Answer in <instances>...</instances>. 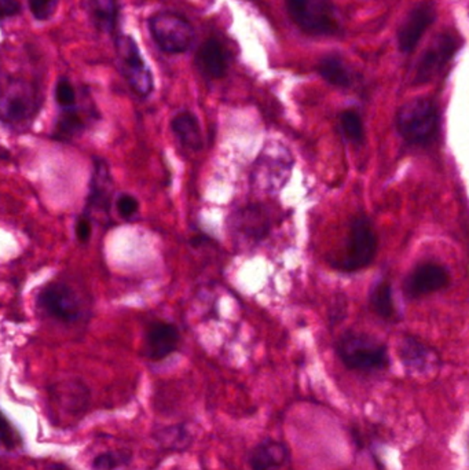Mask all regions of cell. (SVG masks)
I'll return each mask as SVG.
<instances>
[{
    "label": "cell",
    "instance_id": "3",
    "mask_svg": "<svg viewBox=\"0 0 469 470\" xmlns=\"http://www.w3.org/2000/svg\"><path fill=\"white\" fill-rule=\"evenodd\" d=\"M336 351L348 370L373 374L386 370L390 364L387 347L368 334L346 333Z\"/></svg>",
    "mask_w": 469,
    "mask_h": 470
},
{
    "label": "cell",
    "instance_id": "1",
    "mask_svg": "<svg viewBox=\"0 0 469 470\" xmlns=\"http://www.w3.org/2000/svg\"><path fill=\"white\" fill-rule=\"evenodd\" d=\"M43 105L39 83L21 75L0 76V123L14 128L31 125Z\"/></svg>",
    "mask_w": 469,
    "mask_h": 470
},
{
    "label": "cell",
    "instance_id": "14",
    "mask_svg": "<svg viewBox=\"0 0 469 470\" xmlns=\"http://www.w3.org/2000/svg\"><path fill=\"white\" fill-rule=\"evenodd\" d=\"M179 331L168 322H153L145 337V355L152 361H163L177 351Z\"/></svg>",
    "mask_w": 469,
    "mask_h": 470
},
{
    "label": "cell",
    "instance_id": "28",
    "mask_svg": "<svg viewBox=\"0 0 469 470\" xmlns=\"http://www.w3.org/2000/svg\"><path fill=\"white\" fill-rule=\"evenodd\" d=\"M20 443V437L12 428V424L7 421L6 417L0 411V447L4 449H14Z\"/></svg>",
    "mask_w": 469,
    "mask_h": 470
},
{
    "label": "cell",
    "instance_id": "20",
    "mask_svg": "<svg viewBox=\"0 0 469 470\" xmlns=\"http://www.w3.org/2000/svg\"><path fill=\"white\" fill-rule=\"evenodd\" d=\"M90 116L79 108V105L61 109L57 124H55V135L60 139H70L79 137L87 127V120Z\"/></svg>",
    "mask_w": 469,
    "mask_h": 470
},
{
    "label": "cell",
    "instance_id": "19",
    "mask_svg": "<svg viewBox=\"0 0 469 470\" xmlns=\"http://www.w3.org/2000/svg\"><path fill=\"white\" fill-rule=\"evenodd\" d=\"M171 130L179 140L180 145L190 150H200L203 147V135L200 123L192 112L178 113L172 122Z\"/></svg>",
    "mask_w": 469,
    "mask_h": 470
},
{
    "label": "cell",
    "instance_id": "26",
    "mask_svg": "<svg viewBox=\"0 0 469 470\" xmlns=\"http://www.w3.org/2000/svg\"><path fill=\"white\" fill-rule=\"evenodd\" d=\"M27 2L32 17L39 22L52 20L60 6V0H27Z\"/></svg>",
    "mask_w": 469,
    "mask_h": 470
},
{
    "label": "cell",
    "instance_id": "10",
    "mask_svg": "<svg viewBox=\"0 0 469 470\" xmlns=\"http://www.w3.org/2000/svg\"><path fill=\"white\" fill-rule=\"evenodd\" d=\"M37 304L47 315L65 323H72L82 318V299L67 283H52L43 288L37 296Z\"/></svg>",
    "mask_w": 469,
    "mask_h": 470
},
{
    "label": "cell",
    "instance_id": "25",
    "mask_svg": "<svg viewBox=\"0 0 469 470\" xmlns=\"http://www.w3.org/2000/svg\"><path fill=\"white\" fill-rule=\"evenodd\" d=\"M55 102L59 104L61 109H68V108L77 105V90L74 83L70 82L69 77L61 76L54 88Z\"/></svg>",
    "mask_w": 469,
    "mask_h": 470
},
{
    "label": "cell",
    "instance_id": "5",
    "mask_svg": "<svg viewBox=\"0 0 469 470\" xmlns=\"http://www.w3.org/2000/svg\"><path fill=\"white\" fill-rule=\"evenodd\" d=\"M293 24L311 36H336L341 22L333 0H285Z\"/></svg>",
    "mask_w": 469,
    "mask_h": 470
},
{
    "label": "cell",
    "instance_id": "31",
    "mask_svg": "<svg viewBox=\"0 0 469 470\" xmlns=\"http://www.w3.org/2000/svg\"><path fill=\"white\" fill-rule=\"evenodd\" d=\"M76 237L82 243H87L91 237V222L87 216H82L76 223Z\"/></svg>",
    "mask_w": 469,
    "mask_h": 470
},
{
    "label": "cell",
    "instance_id": "16",
    "mask_svg": "<svg viewBox=\"0 0 469 470\" xmlns=\"http://www.w3.org/2000/svg\"><path fill=\"white\" fill-rule=\"evenodd\" d=\"M290 459V451L287 444L267 437L250 450L248 464L250 470H281Z\"/></svg>",
    "mask_w": 469,
    "mask_h": 470
},
{
    "label": "cell",
    "instance_id": "23",
    "mask_svg": "<svg viewBox=\"0 0 469 470\" xmlns=\"http://www.w3.org/2000/svg\"><path fill=\"white\" fill-rule=\"evenodd\" d=\"M370 304L378 316L384 319L393 318L395 314L393 306V288L386 281H380L370 293Z\"/></svg>",
    "mask_w": 469,
    "mask_h": 470
},
{
    "label": "cell",
    "instance_id": "2",
    "mask_svg": "<svg viewBox=\"0 0 469 470\" xmlns=\"http://www.w3.org/2000/svg\"><path fill=\"white\" fill-rule=\"evenodd\" d=\"M395 125L406 142L425 146L438 135L441 115L435 102L430 98H415L400 108L396 113Z\"/></svg>",
    "mask_w": 469,
    "mask_h": 470
},
{
    "label": "cell",
    "instance_id": "4",
    "mask_svg": "<svg viewBox=\"0 0 469 470\" xmlns=\"http://www.w3.org/2000/svg\"><path fill=\"white\" fill-rule=\"evenodd\" d=\"M120 75L131 92L140 98H147L155 92V77L132 35L119 32L113 37Z\"/></svg>",
    "mask_w": 469,
    "mask_h": 470
},
{
    "label": "cell",
    "instance_id": "7",
    "mask_svg": "<svg viewBox=\"0 0 469 470\" xmlns=\"http://www.w3.org/2000/svg\"><path fill=\"white\" fill-rule=\"evenodd\" d=\"M293 164L295 160L285 146L267 143L253 164L250 173L253 188L262 193H277L290 180Z\"/></svg>",
    "mask_w": 469,
    "mask_h": 470
},
{
    "label": "cell",
    "instance_id": "11",
    "mask_svg": "<svg viewBox=\"0 0 469 470\" xmlns=\"http://www.w3.org/2000/svg\"><path fill=\"white\" fill-rule=\"evenodd\" d=\"M436 16L438 12H436V6L433 0H423L409 12L396 34L398 49L402 54H410L415 52L421 37L436 21Z\"/></svg>",
    "mask_w": 469,
    "mask_h": 470
},
{
    "label": "cell",
    "instance_id": "12",
    "mask_svg": "<svg viewBox=\"0 0 469 470\" xmlns=\"http://www.w3.org/2000/svg\"><path fill=\"white\" fill-rule=\"evenodd\" d=\"M449 271L438 263H421L406 278V295L410 299L424 298L449 285Z\"/></svg>",
    "mask_w": 469,
    "mask_h": 470
},
{
    "label": "cell",
    "instance_id": "21",
    "mask_svg": "<svg viewBox=\"0 0 469 470\" xmlns=\"http://www.w3.org/2000/svg\"><path fill=\"white\" fill-rule=\"evenodd\" d=\"M110 180L109 171L104 161H99L92 173L91 188H90L89 207L107 211L109 207Z\"/></svg>",
    "mask_w": 469,
    "mask_h": 470
},
{
    "label": "cell",
    "instance_id": "18",
    "mask_svg": "<svg viewBox=\"0 0 469 470\" xmlns=\"http://www.w3.org/2000/svg\"><path fill=\"white\" fill-rule=\"evenodd\" d=\"M317 70L320 76L333 87L350 88L353 85V69L341 55H323L318 62Z\"/></svg>",
    "mask_w": 469,
    "mask_h": 470
},
{
    "label": "cell",
    "instance_id": "27",
    "mask_svg": "<svg viewBox=\"0 0 469 470\" xmlns=\"http://www.w3.org/2000/svg\"><path fill=\"white\" fill-rule=\"evenodd\" d=\"M127 462L124 454H116V452H107V454L98 455L94 459V469L97 470H116L117 467L123 466Z\"/></svg>",
    "mask_w": 469,
    "mask_h": 470
},
{
    "label": "cell",
    "instance_id": "30",
    "mask_svg": "<svg viewBox=\"0 0 469 470\" xmlns=\"http://www.w3.org/2000/svg\"><path fill=\"white\" fill-rule=\"evenodd\" d=\"M24 12L21 0H0V22L16 19Z\"/></svg>",
    "mask_w": 469,
    "mask_h": 470
},
{
    "label": "cell",
    "instance_id": "22",
    "mask_svg": "<svg viewBox=\"0 0 469 470\" xmlns=\"http://www.w3.org/2000/svg\"><path fill=\"white\" fill-rule=\"evenodd\" d=\"M235 227H237V231L240 230L247 234L245 237L260 238L267 233L268 223L260 211L248 208L245 212H240V215H237Z\"/></svg>",
    "mask_w": 469,
    "mask_h": 470
},
{
    "label": "cell",
    "instance_id": "6",
    "mask_svg": "<svg viewBox=\"0 0 469 470\" xmlns=\"http://www.w3.org/2000/svg\"><path fill=\"white\" fill-rule=\"evenodd\" d=\"M147 29L157 49L168 55L185 54L192 49L195 39L192 22L170 10L152 14L147 19Z\"/></svg>",
    "mask_w": 469,
    "mask_h": 470
},
{
    "label": "cell",
    "instance_id": "13",
    "mask_svg": "<svg viewBox=\"0 0 469 470\" xmlns=\"http://www.w3.org/2000/svg\"><path fill=\"white\" fill-rule=\"evenodd\" d=\"M195 65L205 79H222L229 68L227 52L217 37H210L198 47Z\"/></svg>",
    "mask_w": 469,
    "mask_h": 470
},
{
    "label": "cell",
    "instance_id": "9",
    "mask_svg": "<svg viewBox=\"0 0 469 470\" xmlns=\"http://www.w3.org/2000/svg\"><path fill=\"white\" fill-rule=\"evenodd\" d=\"M458 47L460 43L453 35L448 32L436 35L416 62L413 69V84H425L435 79L453 60Z\"/></svg>",
    "mask_w": 469,
    "mask_h": 470
},
{
    "label": "cell",
    "instance_id": "8",
    "mask_svg": "<svg viewBox=\"0 0 469 470\" xmlns=\"http://www.w3.org/2000/svg\"><path fill=\"white\" fill-rule=\"evenodd\" d=\"M378 251V240L372 223L366 216H357L351 222L346 253L336 267L338 270L354 273L368 267L375 259Z\"/></svg>",
    "mask_w": 469,
    "mask_h": 470
},
{
    "label": "cell",
    "instance_id": "17",
    "mask_svg": "<svg viewBox=\"0 0 469 470\" xmlns=\"http://www.w3.org/2000/svg\"><path fill=\"white\" fill-rule=\"evenodd\" d=\"M400 356L409 370L425 373L438 364L436 352L416 339L405 337L400 346Z\"/></svg>",
    "mask_w": 469,
    "mask_h": 470
},
{
    "label": "cell",
    "instance_id": "15",
    "mask_svg": "<svg viewBox=\"0 0 469 470\" xmlns=\"http://www.w3.org/2000/svg\"><path fill=\"white\" fill-rule=\"evenodd\" d=\"M84 10L98 34L115 37L120 32V0H84Z\"/></svg>",
    "mask_w": 469,
    "mask_h": 470
},
{
    "label": "cell",
    "instance_id": "29",
    "mask_svg": "<svg viewBox=\"0 0 469 470\" xmlns=\"http://www.w3.org/2000/svg\"><path fill=\"white\" fill-rule=\"evenodd\" d=\"M117 212L124 219H131L139 211V203L131 195H120L116 203Z\"/></svg>",
    "mask_w": 469,
    "mask_h": 470
},
{
    "label": "cell",
    "instance_id": "24",
    "mask_svg": "<svg viewBox=\"0 0 469 470\" xmlns=\"http://www.w3.org/2000/svg\"><path fill=\"white\" fill-rule=\"evenodd\" d=\"M338 127L340 132L348 142L360 145L365 138V128L361 116L355 110H345L338 117Z\"/></svg>",
    "mask_w": 469,
    "mask_h": 470
}]
</instances>
